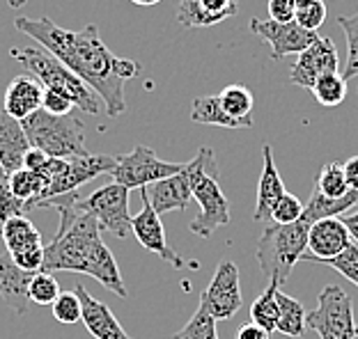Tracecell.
Returning <instances> with one entry per match:
<instances>
[{
  "mask_svg": "<svg viewBox=\"0 0 358 339\" xmlns=\"http://www.w3.org/2000/svg\"><path fill=\"white\" fill-rule=\"evenodd\" d=\"M14 26L23 35L42 44L44 51L58 58L80 80H85L103 101L106 115L120 117L127 110L124 83L141 74V67L129 58L113 55L96 26H85L83 30L71 32L60 28L48 16H39V19L19 16Z\"/></svg>",
  "mask_w": 358,
  "mask_h": 339,
  "instance_id": "obj_1",
  "label": "cell"
},
{
  "mask_svg": "<svg viewBox=\"0 0 358 339\" xmlns=\"http://www.w3.org/2000/svg\"><path fill=\"white\" fill-rule=\"evenodd\" d=\"M78 193L44 199L37 209H55L60 227L55 239L44 246V271H71L94 278L103 289L127 298L129 292L108 246L101 241V227L90 213L76 209Z\"/></svg>",
  "mask_w": 358,
  "mask_h": 339,
  "instance_id": "obj_2",
  "label": "cell"
},
{
  "mask_svg": "<svg viewBox=\"0 0 358 339\" xmlns=\"http://www.w3.org/2000/svg\"><path fill=\"white\" fill-rule=\"evenodd\" d=\"M10 55L32 78H37L39 83H42L44 90L64 94L74 106H78L83 112H87V115H99L101 112L103 106H101L99 94H96L85 80H80L74 71L64 67L58 58H53L48 51H42V48H35V46H26V48H12Z\"/></svg>",
  "mask_w": 358,
  "mask_h": 339,
  "instance_id": "obj_3",
  "label": "cell"
},
{
  "mask_svg": "<svg viewBox=\"0 0 358 339\" xmlns=\"http://www.w3.org/2000/svg\"><path fill=\"white\" fill-rule=\"evenodd\" d=\"M186 170L191 174V190L193 199L198 202L200 213L191 223V232L200 239H209L211 234L221 227H227L232 220L230 202L218 183V163L214 151L202 147L191 163H186Z\"/></svg>",
  "mask_w": 358,
  "mask_h": 339,
  "instance_id": "obj_4",
  "label": "cell"
},
{
  "mask_svg": "<svg viewBox=\"0 0 358 339\" xmlns=\"http://www.w3.org/2000/svg\"><path fill=\"white\" fill-rule=\"evenodd\" d=\"M313 223L303 216L292 225H268L257 241V264L268 282L282 287L308 248Z\"/></svg>",
  "mask_w": 358,
  "mask_h": 339,
  "instance_id": "obj_5",
  "label": "cell"
},
{
  "mask_svg": "<svg viewBox=\"0 0 358 339\" xmlns=\"http://www.w3.org/2000/svg\"><path fill=\"white\" fill-rule=\"evenodd\" d=\"M26 131L30 147L44 151L51 158H74L87 154L85 149V126L78 117L69 115H51L39 108L21 122Z\"/></svg>",
  "mask_w": 358,
  "mask_h": 339,
  "instance_id": "obj_6",
  "label": "cell"
},
{
  "mask_svg": "<svg viewBox=\"0 0 358 339\" xmlns=\"http://www.w3.org/2000/svg\"><path fill=\"white\" fill-rule=\"evenodd\" d=\"M306 326L320 339H356L352 296L338 285L324 287L317 296V308L306 314Z\"/></svg>",
  "mask_w": 358,
  "mask_h": 339,
  "instance_id": "obj_7",
  "label": "cell"
},
{
  "mask_svg": "<svg viewBox=\"0 0 358 339\" xmlns=\"http://www.w3.org/2000/svg\"><path fill=\"white\" fill-rule=\"evenodd\" d=\"M76 209L90 213L99 223V227L124 239L131 234V213H129V188L122 183H108L103 188H96L87 197L76 199Z\"/></svg>",
  "mask_w": 358,
  "mask_h": 339,
  "instance_id": "obj_8",
  "label": "cell"
},
{
  "mask_svg": "<svg viewBox=\"0 0 358 339\" xmlns=\"http://www.w3.org/2000/svg\"><path fill=\"white\" fill-rule=\"evenodd\" d=\"M184 163H170L154 154V149L138 144L129 154L117 156V163L113 167V181L131 188H148L150 183L161 181L166 176H173L177 172H182Z\"/></svg>",
  "mask_w": 358,
  "mask_h": 339,
  "instance_id": "obj_9",
  "label": "cell"
},
{
  "mask_svg": "<svg viewBox=\"0 0 358 339\" xmlns=\"http://www.w3.org/2000/svg\"><path fill=\"white\" fill-rule=\"evenodd\" d=\"M241 303H243V298H241V282H239L237 264L230 259L218 262L209 287L200 294V305L216 321H227L241 310Z\"/></svg>",
  "mask_w": 358,
  "mask_h": 339,
  "instance_id": "obj_10",
  "label": "cell"
},
{
  "mask_svg": "<svg viewBox=\"0 0 358 339\" xmlns=\"http://www.w3.org/2000/svg\"><path fill=\"white\" fill-rule=\"evenodd\" d=\"M117 163V156H106V154H80L74 158H67L64 170L48 183V188L37 197L35 209L42 204L44 199L67 195V193H76L80 186L96 179L101 174H110L113 167Z\"/></svg>",
  "mask_w": 358,
  "mask_h": 339,
  "instance_id": "obj_11",
  "label": "cell"
},
{
  "mask_svg": "<svg viewBox=\"0 0 358 339\" xmlns=\"http://www.w3.org/2000/svg\"><path fill=\"white\" fill-rule=\"evenodd\" d=\"M336 71H340V55L336 44L329 37H317L303 53H299V60L292 64L289 83L310 90L322 76L336 74Z\"/></svg>",
  "mask_w": 358,
  "mask_h": 339,
  "instance_id": "obj_12",
  "label": "cell"
},
{
  "mask_svg": "<svg viewBox=\"0 0 358 339\" xmlns=\"http://www.w3.org/2000/svg\"><path fill=\"white\" fill-rule=\"evenodd\" d=\"M250 32H255L257 37H262L264 42L271 46V58L282 60L292 53H303L308 46L320 35L313 30L301 28L296 21L292 23H278V21H262L253 19L250 21Z\"/></svg>",
  "mask_w": 358,
  "mask_h": 339,
  "instance_id": "obj_13",
  "label": "cell"
},
{
  "mask_svg": "<svg viewBox=\"0 0 358 339\" xmlns=\"http://www.w3.org/2000/svg\"><path fill=\"white\" fill-rule=\"evenodd\" d=\"M141 197H143V209L141 213L131 218V234L136 236V241L141 243L145 250H150V253L159 255L164 262H170L175 266V269H186V259L182 255H177L173 248L168 246L166 241V229L164 225H161V216L154 211V206L150 204L148 195L141 190Z\"/></svg>",
  "mask_w": 358,
  "mask_h": 339,
  "instance_id": "obj_14",
  "label": "cell"
},
{
  "mask_svg": "<svg viewBox=\"0 0 358 339\" xmlns=\"http://www.w3.org/2000/svg\"><path fill=\"white\" fill-rule=\"evenodd\" d=\"M349 243H352V236H349L343 218H324V220L313 223L310 232H308V248L301 262L324 264L338 257Z\"/></svg>",
  "mask_w": 358,
  "mask_h": 339,
  "instance_id": "obj_15",
  "label": "cell"
},
{
  "mask_svg": "<svg viewBox=\"0 0 358 339\" xmlns=\"http://www.w3.org/2000/svg\"><path fill=\"white\" fill-rule=\"evenodd\" d=\"M141 190L148 195L150 204L154 206V211L159 216H164L168 211H186L189 202L193 199L191 174H189V170H186V163L182 167V172L166 176V179H161V181H154L148 188H141Z\"/></svg>",
  "mask_w": 358,
  "mask_h": 339,
  "instance_id": "obj_16",
  "label": "cell"
},
{
  "mask_svg": "<svg viewBox=\"0 0 358 339\" xmlns=\"http://www.w3.org/2000/svg\"><path fill=\"white\" fill-rule=\"evenodd\" d=\"M239 12V0H182L177 10L179 28H209L223 23Z\"/></svg>",
  "mask_w": 358,
  "mask_h": 339,
  "instance_id": "obj_17",
  "label": "cell"
},
{
  "mask_svg": "<svg viewBox=\"0 0 358 339\" xmlns=\"http://www.w3.org/2000/svg\"><path fill=\"white\" fill-rule=\"evenodd\" d=\"M74 292L80 298V308H83L80 321H83L94 339H134L124 333V328L120 326V321L115 319V314H113L108 305L96 301L92 294H87L83 285H76Z\"/></svg>",
  "mask_w": 358,
  "mask_h": 339,
  "instance_id": "obj_18",
  "label": "cell"
},
{
  "mask_svg": "<svg viewBox=\"0 0 358 339\" xmlns=\"http://www.w3.org/2000/svg\"><path fill=\"white\" fill-rule=\"evenodd\" d=\"M44 87L37 78L32 76H16L10 85H7L3 96V112L7 117L23 122L32 112L42 108Z\"/></svg>",
  "mask_w": 358,
  "mask_h": 339,
  "instance_id": "obj_19",
  "label": "cell"
},
{
  "mask_svg": "<svg viewBox=\"0 0 358 339\" xmlns=\"http://www.w3.org/2000/svg\"><path fill=\"white\" fill-rule=\"evenodd\" d=\"M35 273L16 266L10 255H0V296L14 314H26L30 305L28 287Z\"/></svg>",
  "mask_w": 358,
  "mask_h": 339,
  "instance_id": "obj_20",
  "label": "cell"
},
{
  "mask_svg": "<svg viewBox=\"0 0 358 339\" xmlns=\"http://www.w3.org/2000/svg\"><path fill=\"white\" fill-rule=\"evenodd\" d=\"M262 156H264V165H262V176H259V183H257V202H255L253 220H257V223L268 220L271 223L273 206L278 204V199L287 193V188H285L278 167H275L271 144H264Z\"/></svg>",
  "mask_w": 358,
  "mask_h": 339,
  "instance_id": "obj_21",
  "label": "cell"
},
{
  "mask_svg": "<svg viewBox=\"0 0 358 339\" xmlns=\"http://www.w3.org/2000/svg\"><path fill=\"white\" fill-rule=\"evenodd\" d=\"M30 149V140L21 122H16L3 112V117H0V170L7 174L21 170Z\"/></svg>",
  "mask_w": 358,
  "mask_h": 339,
  "instance_id": "obj_22",
  "label": "cell"
},
{
  "mask_svg": "<svg viewBox=\"0 0 358 339\" xmlns=\"http://www.w3.org/2000/svg\"><path fill=\"white\" fill-rule=\"evenodd\" d=\"M191 119L195 124H209V126H223V128H253V119H234L221 108L216 94L198 96L191 106Z\"/></svg>",
  "mask_w": 358,
  "mask_h": 339,
  "instance_id": "obj_23",
  "label": "cell"
},
{
  "mask_svg": "<svg viewBox=\"0 0 358 339\" xmlns=\"http://www.w3.org/2000/svg\"><path fill=\"white\" fill-rule=\"evenodd\" d=\"M0 239L5 241L7 255H19L23 250L42 246V234L32 225L26 216H16L3 223V234Z\"/></svg>",
  "mask_w": 358,
  "mask_h": 339,
  "instance_id": "obj_24",
  "label": "cell"
},
{
  "mask_svg": "<svg viewBox=\"0 0 358 339\" xmlns=\"http://www.w3.org/2000/svg\"><path fill=\"white\" fill-rule=\"evenodd\" d=\"M358 204V193L356 190H349L345 197H327L322 195L320 190H313V197L308 199V204L303 209V218L310 223L317 220H324V218H340L345 211H349L352 206Z\"/></svg>",
  "mask_w": 358,
  "mask_h": 339,
  "instance_id": "obj_25",
  "label": "cell"
},
{
  "mask_svg": "<svg viewBox=\"0 0 358 339\" xmlns=\"http://www.w3.org/2000/svg\"><path fill=\"white\" fill-rule=\"evenodd\" d=\"M275 298H278V328L275 333H280L285 337H303L306 335V308L301 305L296 298H292L287 294H282L280 289L275 292Z\"/></svg>",
  "mask_w": 358,
  "mask_h": 339,
  "instance_id": "obj_26",
  "label": "cell"
},
{
  "mask_svg": "<svg viewBox=\"0 0 358 339\" xmlns=\"http://www.w3.org/2000/svg\"><path fill=\"white\" fill-rule=\"evenodd\" d=\"M216 99L230 117L253 119L250 112H253V106H255V96L246 85H227L216 94Z\"/></svg>",
  "mask_w": 358,
  "mask_h": 339,
  "instance_id": "obj_27",
  "label": "cell"
},
{
  "mask_svg": "<svg viewBox=\"0 0 358 339\" xmlns=\"http://www.w3.org/2000/svg\"><path fill=\"white\" fill-rule=\"evenodd\" d=\"M278 289V285L268 282V287L250 305V321L262 326L266 333H275V328H278V298H275Z\"/></svg>",
  "mask_w": 358,
  "mask_h": 339,
  "instance_id": "obj_28",
  "label": "cell"
},
{
  "mask_svg": "<svg viewBox=\"0 0 358 339\" xmlns=\"http://www.w3.org/2000/svg\"><path fill=\"white\" fill-rule=\"evenodd\" d=\"M310 92L315 94V99L320 101L322 106L336 108L347 96V80L343 78L340 71H336V74H327L310 87Z\"/></svg>",
  "mask_w": 358,
  "mask_h": 339,
  "instance_id": "obj_29",
  "label": "cell"
},
{
  "mask_svg": "<svg viewBox=\"0 0 358 339\" xmlns=\"http://www.w3.org/2000/svg\"><path fill=\"white\" fill-rule=\"evenodd\" d=\"M170 339H218L216 319L211 317L202 305H198V310H195L189 324L179 330V333H175Z\"/></svg>",
  "mask_w": 358,
  "mask_h": 339,
  "instance_id": "obj_30",
  "label": "cell"
},
{
  "mask_svg": "<svg viewBox=\"0 0 358 339\" xmlns=\"http://www.w3.org/2000/svg\"><path fill=\"white\" fill-rule=\"evenodd\" d=\"M315 188L327 197H345L349 193V186L345 179V170L343 163H327L322 167L320 176H317V183Z\"/></svg>",
  "mask_w": 358,
  "mask_h": 339,
  "instance_id": "obj_31",
  "label": "cell"
},
{
  "mask_svg": "<svg viewBox=\"0 0 358 339\" xmlns=\"http://www.w3.org/2000/svg\"><path fill=\"white\" fill-rule=\"evenodd\" d=\"M336 21L347 37V62L343 78L349 80L358 76V12L354 16H338Z\"/></svg>",
  "mask_w": 358,
  "mask_h": 339,
  "instance_id": "obj_32",
  "label": "cell"
},
{
  "mask_svg": "<svg viewBox=\"0 0 358 339\" xmlns=\"http://www.w3.org/2000/svg\"><path fill=\"white\" fill-rule=\"evenodd\" d=\"M60 292V285L58 280L53 278V273L48 271H39L32 276L30 280V287H28V296H30V303H37V305H53L55 298H58Z\"/></svg>",
  "mask_w": 358,
  "mask_h": 339,
  "instance_id": "obj_33",
  "label": "cell"
},
{
  "mask_svg": "<svg viewBox=\"0 0 358 339\" xmlns=\"http://www.w3.org/2000/svg\"><path fill=\"white\" fill-rule=\"evenodd\" d=\"M30 211L28 202L19 199L10 188V174L0 170V220H10L16 216H26Z\"/></svg>",
  "mask_w": 358,
  "mask_h": 339,
  "instance_id": "obj_34",
  "label": "cell"
},
{
  "mask_svg": "<svg viewBox=\"0 0 358 339\" xmlns=\"http://www.w3.org/2000/svg\"><path fill=\"white\" fill-rule=\"evenodd\" d=\"M53 308V317L60 321V324H78L80 317H83V308H80V298L76 296V292H62L55 303L51 305Z\"/></svg>",
  "mask_w": 358,
  "mask_h": 339,
  "instance_id": "obj_35",
  "label": "cell"
},
{
  "mask_svg": "<svg viewBox=\"0 0 358 339\" xmlns=\"http://www.w3.org/2000/svg\"><path fill=\"white\" fill-rule=\"evenodd\" d=\"M303 209H306V204L296 195H292V193H285V195L278 199V204L273 206L271 223L273 225H292V223H296L299 218L303 216Z\"/></svg>",
  "mask_w": 358,
  "mask_h": 339,
  "instance_id": "obj_36",
  "label": "cell"
},
{
  "mask_svg": "<svg viewBox=\"0 0 358 339\" xmlns=\"http://www.w3.org/2000/svg\"><path fill=\"white\" fill-rule=\"evenodd\" d=\"M324 266H331V269H336L340 276L347 278L349 282H354V285L358 287V246L354 243V241L338 257H333V259L324 262Z\"/></svg>",
  "mask_w": 358,
  "mask_h": 339,
  "instance_id": "obj_37",
  "label": "cell"
},
{
  "mask_svg": "<svg viewBox=\"0 0 358 339\" xmlns=\"http://www.w3.org/2000/svg\"><path fill=\"white\" fill-rule=\"evenodd\" d=\"M294 21L301 28L317 32V28L327 21V5H324V0H308L306 5H299Z\"/></svg>",
  "mask_w": 358,
  "mask_h": 339,
  "instance_id": "obj_38",
  "label": "cell"
},
{
  "mask_svg": "<svg viewBox=\"0 0 358 339\" xmlns=\"http://www.w3.org/2000/svg\"><path fill=\"white\" fill-rule=\"evenodd\" d=\"M42 110L51 112V115H69L74 110V103H71L67 96L53 90H44V99H42Z\"/></svg>",
  "mask_w": 358,
  "mask_h": 339,
  "instance_id": "obj_39",
  "label": "cell"
},
{
  "mask_svg": "<svg viewBox=\"0 0 358 339\" xmlns=\"http://www.w3.org/2000/svg\"><path fill=\"white\" fill-rule=\"evenodd\" d=\"M268 19L278 23H292L296 16L294 0H268Z\"/></svg>",
  "mask_w": 358,
  "mask_h": 339,
  "instance_id": "obj_40",
  "label": "cell"
},
{
  "mask_svg": "<svg viewBox=\"0 0 358 339\" xmlns=\"http://www.w3.org/2000/svg\"><path fill=\"white\" fill-rule=\"evenodd\" d=\"M237 339H271V333H266L262 326H257V324H253V321H248V324H243L237 330Z\"/></svg>",
  "mask_w": 358,
  "mask_h": 339,
  "instance_id": "obj_41",
  "label": "cell"
},
{
  "mask_svg": "<svg viewBox=\"0 0 358 339\" xmlns=\"http://www.w3.org/2000/svg\"><path fill=\"white\" fill-rule=\"evenodd\" d=\"M343 170H345V179H347L349 190L358 193V156H352L347 163H343Z\"/></svg>",
  "mask_w": 358,
  "mask_h": 339,
  "instance_id": "obj_42",
  "label": "cell"
},
{
  "mask_svg": "<svg viewBox=\"0 0 358 339\" xmlns=\"http://www.w3.org/2000/svg\"><path fill=\"white\" fill-rule=\"evenodd\" d=\"M343 223L347 225L349 236H352V241L358 246V211L352 213V216H345V218H343Z\"/></svg>",
  "mask_w": 358,
  "mask_h": 339,
  "instance_id": "obj_43",
  "label": "cell"
},
{
  "mask_svg": "<svg viewBox=\"0 0 358 339\" xmlns=\"http://www.w3.org/2000/svg\"><path fill=\"white\" fill-rule=\"evenodd\" d=\"M131 3L138 7H152V5H159L161 0H131Z\"/></svg>",
  "mask_w": 358,
  "mask_h": 339,
  "instance_id": "obj_44",
  "label": "cell"
},
{
  "mask_svg": "<svg viewBox=\"0 0 358 339\" xmlns=\"http://www.w3.org/2000/svg\"><path fill=\"white\" fill-rule=\"evenodd\" d=\"M7 3H10V7H23L28 0H7Z\"/></svg>",
  "mask_w": 358,
  "mask_h": 339,
  "instance_id": "obj_45",
  "label": "cell"
},
{
  "mask_svg": "<svg viewBox=\"0 0 358 339\" xmlns=\"http://www.w3.org/2000/svg\"><path fill=\"white\" fill-rule=\"evenodd\" d=\"M306 3H308V0H294V5H296V7H299V5H306Z\"/></svg>",
  "mask_w": 358,
  "mask_h": 339,
  "instance_id": "obj_46",
  "label": "cell"
},
{
  "mask_svg": "<svg viewBox=\"0 0 358 339\" xmlns=\"http://www.w3.org/2000/svg\"><path fill=\"white\" fill-rule=\"evenodd\" d=\"M0 234H3V220H0Z\"/></svg>",
  "mask_w": 358,
  "mask_h": 339,
  "instance_id": "obj_47",
  "label": "cell"
},
{
  "mask_svg": "<svg viewBox=\"0 0 358 339\" xmlns=\"http://www.w3.org/2000/svg\"><path fill=\"white\" fill-rule=\"evenodd\" d=\"M356 337H358V324H356Z\"/></svg>",
  "mask_w": 358,
  "mask_h": 339,
  "instance_id": "obj_48",
  "label": "cell"
},
{
  "mask_svg": "<svg viewBox=\"0 0 358 339\" xmlns=\"http://www.w3.org/2000/svg\"><path fill=\"white\" fill-rule=\"evenodd\" d=\"M356 92H358V87H356Z\"/></svg>",
  "mask_w": 358,
  "mask_h": 339,
  "instance_id": "obj_49",
  "label": "cell"
},
{
  "mask_svg": "<svg viewBox=\"0 0 358 339\" xmlns=\"http://www.w3.org/2000/svg\"><path fill=\"white\" fill-rule=\"evenodd\" d=\"M356 339H358V337H356Z\"/></svg>",
  "mask_w": 358,
  "mask_h": 339,
  "instance_id": "obj_50",
  "label": "cell"
}]
</instances>
